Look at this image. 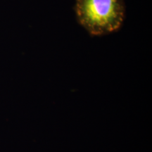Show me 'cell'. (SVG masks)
Returning a JSON list of instances; mask_svg holds the SVG:
<instances>
[{"label": "cell", "mask_w": 152, "mask_h": 152, "mask_svg": "<svg viewBox=\"0 0 152 152\" xmlns=\"http://www.w3.org/2000/svg\"><path fill=\"white\" fill-rule=\"evenodd\" d=\"M77 22L92 36H103L121 29L125 18L124 0H75Z\"/></svg>", "instance_id": "6da1fadb"}]
</instances>
